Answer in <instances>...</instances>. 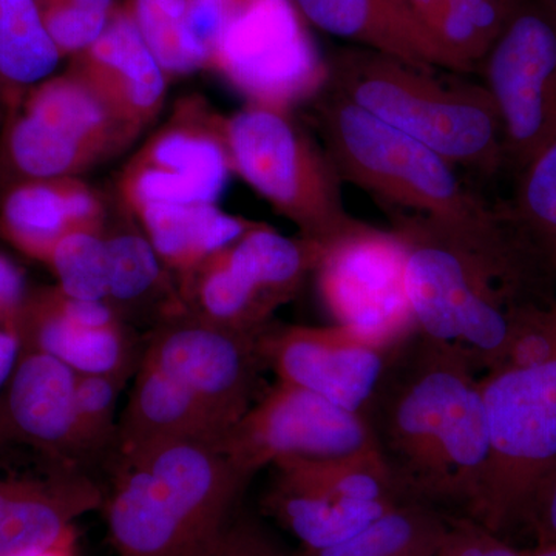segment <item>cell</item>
<instances>
[{
  "label": "cell",
  "instance_id": "obj_22",
  "mask_svg": "<svg viewBox=\"0 0 556 556\" xmlns=\"http://www.w3.org/2000/svg\"><path fill=\"white\" fill-rule=\"evenodd\" d=\"M450 72H477L521 0H405Z\"/></svg>",
  "mask_w": 556,
  "mask_h": 556
},
{
  "label": "cell",
  "instance_id": "obj_5",
  "mask_svg": "<svg viewBox=\"0 0 556 556\" xmlns=\"http://www.w3.org/2000/svg\"><path fill=\"white\" fill-rule=\"evenodd\" d=\"M313 102L325 152L342 182L445 225H481L500 214L463 181L455 164L338 91L325 86Z\"/></svg>",
  "mask_w": 556,
  "mask_h": 556
},
{
  "label": "cell",
  "instance_id": "obj_42",
  "mask_svg": "<svg viewBox=\"0 0 556 556\" xmlns=\"http://www.w3.org/2000/svg\"><path fill=\"white\" fill-rule=\"evenodd\" d=\"M33 556H78V530L70 529L53 546Z\"/></svg>",
  "mask_w": 556,
  "mask_h": 556
},
{
  "label": "cell",
  "instance_id": "obj_3",
  "mask_svg": "<svg viewBox=\"0 0 556 556\" xmlns=\"http://www.w3.org/2000/svg\"><path fill=\"white\" fill-rule=\"evenodd\" d=\"M249 482L212 442H164L116 457L101 507L110 543L118 556H199Z\"/></svg>",
  "mask_w": 556,
  "mask_h": 556
},
{
  "label": "cell",
  "instance_id": "obj_1",
  "mask_svg": "<svg viewBox=\"0 0 556 556\" xmlns=\"http://www.w3.org/2000/svg\"><path fill=\"white\" fill-rule=\"evenodd\" d=\"M362 415L405 500L471 518L489 431L479 379L459 351L415 332L391 354Z\"/></svg>",
  "mask_w": 556,
  "mask_h": 556
},
{
  "label": "cell",
  "instance_id": "obj_15",
  "mask_svg": "<svg viewBox=\"0 0 556 556\" xmlns=\"http://www.w3.org/2000/svg\"><path fill=\"white\" fill-rule=\"evenodd\" d=\"M70 73L83 80L123 129L137 138L159 116L167 78L124 7L112 14L93 46L72 58Z\"/></svg>",
  "mask_w": 556,
  "mask_h": 556
},
{
  "label": "cell",
  "instance_id": "obj_17",
  "mask_svg": "<svg viewBox=\"0 0 556 556\" xmlns=\"http://www.w3.org/2000/svg\"><path fill=\"white\" fill-rule=\"evenodd\" d=\"M104 496L75 467L40 477L0 473V556H33L53 546L76 519L101 510Z\"/></svg>",
  "mask_w": 556,
  "mask_h": 556
},
{
  "label": "cell",
  "instance_id": "obj_8",
  "mask_svg": "<svg viewBox=\"0 0 556 556\" xmlns=\"http://www.w3.org/2000/svg\"><path fill=\"white\" fill-rule=\"evenodd\" d=\"M292 0H225V21L208 68L248 105L289 112L328 84L320 56Z\"/></svg>",
  "mask_w": 556,
  "mask_h": 556
},
{
  "label": "cell",
  "instance_id": "obj_28",
  "mask_svg": "<svg viewBox=\"0 0 556 556\" xmlns=\"http://www.w3.org/2000/svg\"><path fill=\"white\" fill-rule=\"evenodd\" d=\"M20 108L50 121L104 160L135 139L110 115L97 94L70 72L50 76L33 87Z\"/></svg>",
  "mask_w": 556,
  "mask_h": 556
},
{
  "label": "cell",
  "instance_id": "obj_27",
  "mask_svg": "<svg viewBox=\"0 0 556 556\" xmlns=\"http://www.w3.org/2000/svg\"><path fill=\"white\" fill-rule=\"evenodd\" d=\"M270 467L274 477L332 500L390 506L408 501L378 450L334 457H287Z\"/></svg>",
  "mask_w": 556,
  "mask_h": 556
},
{
  "label": "cell",
  "instance_id": "obj_4",
  "mask_svg": "<svg viewBox=\"0 0 556 556\" xmlns=\"http://www.w3.org/2000/svg\"><path fill=\"white\" fill-rule=\"evenodd\" d=\"M327 62L329 89L456 167L482 177L504 169L503 123L484 84L364 47L338 50Z\"/></svg>",
  "mask_w": 556,
  "mask_h": 556
},
{
  "label": "cell",
  "instance_id": "obj_40",
  "mask_svg": "<svg viewBox=\"0 0 556 556\" xmlns=\"http://www.w3.org/2000/svg\"><path fill=\"white\" fill-rule=\"evenodd\" d=\"M22 343L16 331L11 329H0V450L10 445L7 437L5 422H3L2 399L7 383L11 378L17 358H20Z\"/></svg>",
  "mask_w": 556,
  "mask_h": 556
},
{
  "label": "cell",
  "instance_id": "obj_26",
  "mask_svg": "<svg viewBox=\"0 0 556 556\" xmlns=\"http://www.w3.org/2000/svg\"><path fill=\"white\" fill-rule=\"evenodd\" d=\"M394 506L332 500L277 477L263 501L266 514L309 551L350 540Z\"/></svg>",
  "mask_w": 556,
  "mask_h": 556
},
{
  "label": "cell",
  "instance_id": "obj_9",
  "mask_svg": "<svg viewBox=\"0 0 556 556\" xmlns=\"http://www.w3.org/2000/svg\"><path fill=\"white\" fill-rule=\"evenodd\" d=\"M478 70L503 123L504 170L517 177L556 138L555 17L521 0Z\"/></svg>",
  "mask_w": 556,
  "mask_h": 556
},
{
  "label": "cell",
  "instance_id": "obj_35",
  "mask_svg": "<svg viewBox=\"0 0 556 556\" xmlns=\"http://www.w3.org/2000/svg\"><path fill=\"white\" fill-rule=\"evenodd\" d=\"M39 13L61 56L73 58L97 42L115 11L105 14L70 5H47L39 7Z\"/></svg>",
  "mask_w": 556,
  "mask_h": 556
},
{
  "label": "cell",
  "instance_id": "obj_30",
  "mask_svg": "<svg viewBox=\"0 0 556 556\" xmlns=\"http://www.w3.org/2000/svg\"><path fill=\"white\" fill-rule=\"evenodd\" d=\"M105 240L109 255L108 303L119 318L123 309L148 302L152 294L166 292L179 298V292L172 288L169 273L144 233L134 230L113 236L105 233Z\"/></svg>",
  "mask_w": 556,
  "mask_h": 556
},
{
  "label": "cell",
  "instance_id": "obj_14",
  "mask_svg": "<svg viewBox=\"0 0 556 556\" xmlns=\"http://www.w3.org/2000/svg\"><path fill=\"white\" fill-rule=\"evenodd\" d=\"M260 353L277 380L305 388L339 407L364 413L391 354L342 325L270 324L258 336Z\"/></svg>",
  "mask_w": 556,
  "mask_h": 556
},
{
  "label": "cell",
  "instance_id": "obj_31",
  "mask_svg": "<svg viewBox=\"0 0 556 556\" xmlns=\"http://www.w3.org/2000/svg\"><path fill=\"white\" fill-rule=\"evenodd\" d=\"M189 0H127L139 35L167 76H185L206 68L186 27Z\"/></svg>",
  "mask_w": 556,
  "mask_h": 556
},
{
  "label": "cell",
  "instance_id": "obj_41",
  "mask_svg": "<svg viewBox=\"0 0 556 556\" xmlns=\"http://www.w3.org/2000/svg\"><path fill=\"white\" fill-rule=\"evenodd\" d=\"M36 3L38 7L70 5L105 14H112L116 10L115 0H36Z\"/></svg>",
  "mask_w": 556,
  "mask_h": 556
},
{
  "label": "cell",
  "instance_id": "obj_36",
  "mask_svg": "<svg viewBox=\"0 0 556 556\" xmlns=\"http://www.w3.org/2000/svg\"><path fill=\"white\" fill-rule=\"evenodd\" d=\"M434 556H525L501 538L471 518L452 521L444 544Z\"/></svg>",
  "mask_w": 556,
  "mask_h": 556
},
{
  "label": "cell",
  "instance_id": "obj_25",
  "mask_svg": "<svg viewBox=\"0 0 556 556\" xmlns=\"http://www.w3.org/2000/svg\"><path fill=\"white\" fill-rule=\"evenodd\" d=\"M61 60L36 0H0V127Z\"/></svg>",
  "mask_w": 556,
  "mask_h": 556
},
{
  "label": "cell",
  "instance_id": "obj_39",
  "mask_svg": "<svg viewBox=\"0 0 556 556\" xmlns=\"http://www.w3.org/2000/svg\"><path fill=\"white\" fill-rule=\"evenodd\" d=\"M527 518L535 529L538 543L556 544V470L541 486Z\"/></svg>",
  "mask_w": 556,
  "mask_h": 556
},
{
  "label": "cell",
  "instance_id": "obj_34",
  "mask_svg": "<svg viewBox=\"0 0 556 556\" xmlns=\"http://www.w3.org/2000/svg\"><path fill=\"white\" fill-rule=\"evenodd\" d=\"M129 378L76 372L75 420L80 460L115 452L116 404Z\"/></svg>",
  "mask_w": 556,
  "mask_h": 556
},
{
  "label": "cell",
  "instance_id": "obj_7",
  "mask_svg": "<svg viewBox=\"0 0 556 556\" xmlns=\"http://www.w3.org/2000/svg\"><path fill=\"white\" fill-rule=\"evenodd\" d=\"M479 386L489 457L471 519L501 535L556 470V357L492 369Z\"/></svg>",
  "mask_w": 556,
  "mask_h": 556
},
{
  "label": "cell",
  "instance_id": "obj_43",
  "mask_svg": "<svg viewBox=\"0 0 556 556\" xmlns=\"http://www.w3.org/2000/svg\"><path fill=\"white\" fill-rule=\"evenodd\" d=\"M525 556H556V544L538 543L532 551H526Z\"/></svg>",
  "mask_w": 556,
  "mask_h": 556
},
{
  "label": "cell",
  "instance_id": "obj_10",
  "mask_svg": "<svg viewBox=\"0 0 556 556\" xmlns=\"http://www.w3.org/2000/svg\"><path fill=\"white\" fill-rule=\"evenodd\" d=\"M407 248L396 233L365 225L321 251L318 289L338 325L394 350L417 329L405 287Z\"/></svg>",
  "mask_w": 556,
  "mask_h": 556
},
{
  "label": "cell",
  "instance_id": "obj_13",
  "mask_svg": "<svg viewBox=\"0 0 556 556\" xmlns=\"http://www.w3.org/2000/svg\"><path fill=\"white\" fill-rule=\"evenodd\" d=\"M258 336L181 311L150 329L141 358L185 388L226 434L257 401L260 372L266 368Z\"/></svg>",
  "mask_w": 556,
  "mask_h": 556
},
{
  "label": "cell",
  "instance_id": "obj_18",
  "mask_svg": "<svg viewBox=\"0 0 556 556\" xmlns=\"http://www.w3.org/2000/svg\"><path fill=\"white\" fill-rule=\"evenodd\" d=\"M16 334L22 348L60 358L78 375L130 378L144 351L126 325L90 328L70 318L58 305L54 288L28 292L17 317Z\"/></svg>",
  "mask_w": 556,
  "mask_h": 556
},
{
  "label": "cell",
  "instance_id": "obj_11",
  "mask_svg": "<svg viewBox=\"0 0 556 556\" xmlns=\"http://www.w3.org/2000/svg\"><path fill=\"white\" fill-rule=\"evenodd\" d=\"M217 447L249 479L287 457L378 450L364 415L280 380L252 404Z\"/></svg>",
  "mask_w": 556,
  "mask_h": 556
},
{
  "label": "cell",
  "instance_id": "obj_6",
  "mask_svg": "<svg viewBox=\"0 0 556 556\" xmlns=\"http://www.w3.org/2000/svg\"><path fill=\"white\" fill-rule=\"evenodd\" d=\"M225 138L232 170L299 229L300 239L324 251L364 228L348 214L328 153L289 112L248 105L225 118Z\"/></svg>",
  "mask_w": 556,
  "mask_h": 556
},
{
  "label": "cell",
  "instance_id": "obj_24",
  "mask_svg": "<svg viewBox=\"0 0 556 556\" xmlns=\"http://www.w3.org/2000/svg\"><path fill=\"white\" fill-rule=\"evenodd\" d=\"M78 178L42 179L0 195V237L36 262L47 263L58 241L79 230L75 218Z\"/></svg>",
  "mask_w": 556,
  "mask_h": 556
},
{
  "label": "cell",
  "instance_id": "obj_20",
  "mask_svg": "<svg viewBox=\"0 0 556 556\" xmlns=\"http://www.w3.org/2000/svg\"><path fill=\"white\" fill-rule=\"evenodd\" d=\"M320 30L417 65L445 68L444 60L405 0H292ZM450 72V70H448Z\"/></svg>",
  "mask_w": 556,
  "mask_h": 556
},
{
  "label": "cell",
  "instance_id": "obj_32",
  "mask_svg": "<svg viewBox=\"0 0 556 556\" xmlns=\"http://www.w3.org/2000/svg\"><path fill=\"white\" fill-rule=\"evenodd\" d=\"M515 179L507 214L527 239L556 257V138Z\"/></svg>",
  "mask_w": 556,
  "mask_h": 556
},
{
  "label": "cell",
  "instance_id": "obj_44",
  "mask_svg": "<svg viewBox=\"0 0 556 556\" xmlns=\"http://www.w3.org/2000/svg\"><path fill=\"white\" fill-rule=\"evenodd\" d=\"M536 2L556 20V0H536Z\"/></svg>",
  "mask_w": 556,
  "mask_h": 556
},
{
  "label": "cell",
  "instance_id": "obj_12",
  "mask_svg": "<svg viewBox=\"0 0 556 556\" xmlns=\"http://www.w3.org/2000/svg\"><path fill=\"white\" fill-rule=\"evenodd\" d=\"M232 172L225 118L186 98L124 167L119 199L130 214L149 204H215Z\"/></svg>",
  "mask_w": 556,
  "mask_h": 556
},
{
  "label": "cell",
  "instance_id": "obj_23",
  "mask_svg": "<svg viewBox=\"0 0 556 556\" xmlns=\"http://www.w3.org/2000/svg\"><path fill=\"white\" fill-rule=\"evenodd\" d=\"M229 268L273 313L298 294L303 278L316 270L321 249L303 239H288L258 223L222 249Z\"/></svg>",
  "mask_w": 556,
  "mask_h": 556
},
{
  "label": "cell",
  "instance_id": "obj_37",
  "mask_svg": "<svg viewBox=\"0 0 556 556\" xmlns=\"http://www.w3.org/2000/svg\"><path fill=\"white\" fill-rule=\"evenodd\" d=\"M199 556H294L278 546L255 522L230 519Z\"/></svg>",
  "mask_w": 556,
  "mask_h": 556
},
{
  "label": "cell",
  "instance_id": "obj_38",
  "mask_svg": "<svg viewBox=\"0 0 556 556\" xmlns=\"http://www.w3.org/2000/svg\"><path fill=\"white\" fill-rule=\"evenodd\" d=\"M27 294L24 273L0 252V329L16 331L17 317Z\"/></svg>",
  "mask_w": 556,
  "mask_h": 556
},
{
  "label": "cell",
  "instance_id": "obj_33",
  "mask_svg": "<svg viewBox=\"0 0 556 556\" xmlns=\"http://www.w3.org/2000/svg\"><path fill=\"white\" fill-rule=\"evenodd\" d=\"M70 298L108 302L109 255L104 230H73L58 241L46 263Z\"/></svg>",
  "mask_w": 556,
  "mask_h": 556
},
{
  "label": "cell",
  "instance_id": "obj_19",
  "mask_svg": "<svg viewBox=\"0 0 556 556\" xmlns=\"http://www.w3.org/2000/svg\"><path fill=\"white\" fill-rule=\"evenodd\" d=\"M225 431L199 401L149 362H139L126 408L118 420L115 457L174 441L218 444Z\"/></svg>",
  "mask_w": 556,
  "mask_h": 556
},
{
  "label": "cell",
  "instance_id": "obj_21",
  "mask_svg": "<svg viewBox=\"0 0 556 556\" xmlns=\"http://www.w3.org/2000/svg\"><path fill=\"white\" fill-rule=\"evenodd\" d=\"M167 273L181 285L204 260L230 247L258 223L230 215L217 204H149L131 212Z\"/></svg>",
  "mask_w": 556,
  "mask_h": 556
},
{
  "label": "cell",
  "instance_id": "obj_16",
  "mask_svg": "<svg viewBox=\"0 0 556 556\" xmlns=\"http://www.w3.org/2000/svg\"><path fill=\"white\" fill-rule=\"evenodd\" d=\"M75 391L76 372L60 358L22 348L2 399L10 444L28 445L54 466L75 467Z\"/></svg>",
  "mask_w": 556,
  "mask_h": 556
},
{
  "label": "cell",
  "instance_id": "obj_29",
  "mask_svg": "<svg viewBox=\"0 0 556 556\" xmlns=\"http://www.w3.org/2000/svg\"><path fill=\"white\" fill-rule=\"evenodd\" d=\"M450 527L439 508L404 501L350 540L318 551L300 548L294 556H434Z\"/></svg>",
  "mask_w": 556,
  "mask_h": 556
},
{
  "label": "cell",
  "instance_id": "obj_2",
  "mask_svg": "<svg viewBox=\"0 0 556 556\" xmlns=\"http://www.w3.org/2000/svg\"><path fill=\"white\" fill-rule=\"evenodd\" d=\"M407 248L405 287L417 329L455 348L471 367L495 369L519 321L543 308L525 300L529 266L546 257L508 217L506 207L481 225H445L394 211Z\"/></svg>",
  "mask_w": 556,
  "mask_h": 556
}]
</instances>
